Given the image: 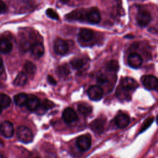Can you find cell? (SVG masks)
<instances>
[{"label":"cell","instance_id":"obj_12","mask_svg":"<svg viewBox=\"0 0 158 158\" xmlns=\"http://www.w3.org/2000/svg\"><path fill=\"white\" fill-rule=\"evenodd\" d=\"M54 51L59 55H64L69 51V45L67 43L62 39H57L54 43Z\"/></svg>","mask_w":158,"mask_h":158},{"label":"cell","instance_id":"obj_37","mask_svg":"<svg viewBox=\"0 0 158 158\" xmlns=\"http://www.w3.org/2000/svg\"><path fill=\"white\" fill-rule=\"evenodd\" d=\"M2 107L0 106V114H1V113L2 112Z\"/></svg>","mask_w":158,"mask_h":158},{"label":"cell","instance_id":"obj_24","mask_svg":"<svg viewBox=\"0 0 158 158\" xmlns=\"http://www.w3.org/2000/svg\"><path fill=\"white\" fill-rule=\"evenodd\" d=\"M154 122V117H148L143 123L141 127V129L140 131H139V134L144 132L145 130H146L152 123V122Z\"/></svg>","mask_w":158,"mask_h":158},{"label":"cell","instance_id":"obj_10","mask_svg":"<svg viewBox=\"0 0 158 158\" xmlns=\"http://www.w3.org/2000/svg\"><path fill=\"white\" fill-rule=\"evenodd\" d=\"M114 122L118 128H124L130 124V117L128 115L126 114H118L115 117Z\"/></svg>","mask_w":158,"mask_h":158},{"label":"cell","instance_id":"obj_4","mask_svg":"<svg viewBox=\"0 0 158 158\" xmlns=\"http://www.w3.org/2000/svg\"><path fill=\"white\" fill-rule=\"evenodd\" d=\"M103 89L98 85H92L87 91L89 98L94 101H98L101 99L103 96Z\"/></svg>","mask_w":158,"mask_h":158},{"label":"cell","instance_id":"obj_23","mask_svg":"<svg viewBox=\"0 0 158 158\" xmlns=\"http://www.w3.org/2000/svg\"><path fill=\"white\" fill-rule=\"evenodd\" d=\"M11 102L10 98L9 96L4 93H0V106L2 108L8 107Z\"/></svg>","mask_w":158,"mask_h":158},{"label":"cell","instance_id":"obj_22","mask_svg":"<svg viewBox=\"0 0 158 158\" xmlns=\"http://www.w3.org/2000/svg\"><path fill=\"white\" fill-rule=\"evenodd\" d=\"M27 81V77L23 72L19 73L14 81V84L18 86H22L26 84Z\"/></svg>","mask_w":158,"mask_h":158},{"label":"cell","instance_id":"obj_33","mask_svg":"<svg viewBox=\"0 0 158 158\" xmlns=\"http://www.w3.org/2000/svg\"><path fill=\"white\" fill-rule=\"evenodd\" d=\"M3 71H4V68H3V67L2 66L1 67H0V75L3 72Z\"/></svg>","mask_w":158,"mask_h":158},{"label":"cell","instance_id":"obj_19","mask_svg":"<svg viewBox=\"0 0 158 158\" xmlns=\"http://www.w3.org/2000/svg\"><path fill=\"white\" fill-rule=\"evenodd\" d=\"M12 49V43L7 38L0 39V52L2 53H8Z\"/></svg>","mask_w":158,"mask_h":158},{"label":"cell","instance_id":"obj_20","mask_svg":"<svg viewBox=\"0 0 158 158\" xmlns=\"http://www.w3.org/2000/svg\"><path fill=\"white\" fill-rule=\"evenodd\" d=\"M78 112L83 115L84 116H88L89 115L92 110H93V107L91 106L89 104L87 103H81L78 105Z\"/></svg>","mask_w":158,"mask_h":158},{"label":"cell","instance_id":"obj_36","mask_svg":"<svg viewBox=\"0 0 158 158\" xmlns=\"http://www.w3.org/2000/svg\"><path fill=\"white\" fill-rule=\"evenodd\" d=\"M156 123H157V124L158 125V115L156 116Z\"/></svg>","mask_w":158,"mask_h":158},{"label":"cell","instance_id":"obj_15","mask_svg":"<svg viewBox=\"0 0 158 158\" xmlns=\"http://www.w3.org/2000/svg\"><path fill=\"white\" fill-rule=\"evenodd\" d=\"M78 36L83 41H89L93 38L94 32L90 29L81 28L79 31Z\"/></svg>","mask_w":158,"mask_h":158},{"label":"cell","instance_id":"obj_25","mask_svg":"<svg viewBox=\"0 0 158 158\" xmlns=\"http://www.w3.org/2000/svg\"><path fill=\"white\" fill-rule=\"evenodd\" d=\"M70 65L73 69L78 70L81 69L84 65V62L82 59L79 58H75L70 61Z\"/></svg>","mask_w":158,"mask_h":158},{"label":"cell","instance_id":"obj_14","mask_svg":"<svg viewBox=\"0 0 158 158\" xmlns=\"http://www.w3.org/2000/svg\"><path fill=\"white\" fill-rule=\"evenodd\" d=\"M84 18L86 19V14L81 9L75 10L66 15V19L69 20H84Z\"/></svg>","mask_w":158,"mask_h":158},{"label":"cell","instance_id":"obj_35","mask_svg":"<svg viewBox=\"0 0 158 158\" xmlns=\"http://www.w3.org/2000/svg\"><path fill=\"white\" fill-rule=\"evenodd\" d=\"M2 66V59L0 57V67H1Z\"/></svg>","mask_w":158,"mask_h":158},{"label":"cell","instance_id":"obj_5","mask_svg":"<svg viewBox=\"0 0 158 158\" xmlns=\"http://www.w3.org/2000/svg\"><path fill=\"white\" fill-rule=\"evenodd\" d=\"M106 121L107 120L105 118L99 117L95 118L89 123V127L94 133L101 134L103 133L105 130Z\"/></svg>","mask_w":158,"mask_h":158},{"label":"cell","instance_id":"obj_1","mask_svg":"<svg viewBox=\"0 0 158 158\" xmlns=\"http://www.w3.org/2000/svg\"><path fill=\"white\" fill-rule=\"evenodd\" d=\"M138 86L136 80L130 77H124L120 81V88L117 89L116 95L121 100H130V93L134 91Z\"/></svg>","mask_w":158,"mask_h":158},{"label":"cell","instance_id":"obj_21","mask_svg":"<svg viewBox=\"0 0 158 158\" xmlns=\"http://www.w3.org/2000/svg\"><path fill=\"white\" fill-rule=\"evenodd\" d=\"M28 96L25 93H19L14 96V102L19 106H22L26 105V103L28 100Z\"/></svg>","mask_w":158,"mask_h":158},{"label":"cell","instance_id":"obj_16","mask_svg":"<svg viewBox=\"0 0 158 158\" xmlns=\"http://www.w3.org/2000/svg\"><path fill=\"white\" fill-rule=\"evenodd\" d=\"M54 106V104L51 101L44 99L41 104H40V106L36 110L38 114H42L46 112L48 110L52 109Z\"/></svg>","mask_w":158,"mask_h":158},{"label":"cell","instance_id":"obj_32","mask_svg":"<svg viewBox=\"0 0 158 158\" xmlns=\"http://www.w3.org/2000/svg\"><path fill=\"white\" fill-rule=\"evenodd\" d=\"M47 79H48V81L49 83H50L51 85H56L57 82H56V80H55L51 75H48Z\"/></svg>","mask_w":158,"mask_h":158},{"label":"cell","instance_id":"obj_8","mask_svg":"<svg viewBox=\"0 0 158 158\" xmlns=\"http://www.w3.org/2000/svg\"><path fill=\"white\" fill-rule=\"evenodd\" d=\"M101 17L98 8L93 7L90 9L86 14V20L93 24L98 23L101 20Z\"/></svg>","mask_w":158,"mask_h":158},{"label":"cell","instance_id":"obj_31","mask_svg":"<svg viewBox=\"0 0 158 158\" xmlns=\"http://www.w3.org/2000/svg\"><path fill=\"white\" fill-rule=\"evenodd\" d=\"M6 5L2 1L0 0V14L5 12L6 11Z\"/></svg>","mask_w":158,"mask_h":158},{"label":"cell","instance_id":"obj_17","mask_svg":"<svg viewBox=\"0 0 158 158\" xmlns=\"http://www.w3.org/2000/svg\"><path fill=\"white\" fill-rule=\"evenodd\" d=\"M44 51V48L43 44L40 43H36L33 44L31 47V54L37 57H41Z\"/></svg>","mask_w":158,"mask_h":158},{"label":"cell","instance_id":"obj_2","mask_svg":"<svg viewBox=\"0 0 158 158\" xmlns=\"http://www.w3.org/2000/svg\"><path fill=\"white\" fill-rule=\"evenodd\" d=\"M17 136L19 141L25 144L31 143L33 139L31 130L25 126H20L17 128Z\"/></svg>","mask_w":158,"mask_h":158},{"label":"cell","instance_id":"obj_6","mask_svg":"<svg viewBox=\"0 0 158 158\" xmlns=\"http://www.w3.org/2000/svg\"><path fill=\"white\" fill-rule=\"evenodd\" d=\"M136 20L137 23L140 27H145L146 26L151 20V16L150 13L146 10H141L138 12Z\"/></svg>","mask_w":158,"mask_h":158},{"label":"cell","instance_id":"obj_26","mask_svg":"<svg viewBox=\"0 0 158 158\" xmlns=\"http://www.w3.org/2000/svg\"><path fill=\"white\" fill-rule=\"evenodd\" d=\"M24 68L26 72L30 75H33L36 70V66L33 63H32L30 61H28L25 63L24 65Z\"/></svg>","mask_w":158,"mask_h":158},{"label":"cell","instance_id":"obj_7","mask_svg":"<svg viewBox=\"0 0 158 158\" xmlns=\"http://www.w3.org/2000/svg\"><path fill=\"white\" fill-rule=\"evenodd\" d=\"M62 118L66 123L70 124L76 122L78 119V117L73 109L67 107L62 112Z\"/></svg>","mask_w":158,"mask_h":158},{"label":"cell","instance_id":"obj_38","mask_svg":"<svg viewBox=\"0 0 158 158\" xmlns=\"http://www.w3.org/2000/svg\"><path fill=\"white\" fill-rule=\"evenodd\" d=\"M0 158H4V156H3V155H2V154H1V153H0Z\"/></svg>","mask_w":158,"mask_h":158},{"label":"cell","instance_id":"obj_30","mask_svg":"<svg viewBox=\"0 0 158 158\" xmlns=\"http://www.w3.org/2000/svg\"><path fill=\"white\" fill-rule=\"evenodd\" d=\"M107 81H108L107 77L106 75H104V74L100 75L99 76H98V77L97 78V82L100 85L104 84Z\"/></svg>","mask_w":158,"mask_h":158},{"label":"cell","instance_id":"obj_29","mask_svg":"<svg viewBox=\"0 0 158 158\" xmlns=\"http://www.w3.org/2000/svg\"><path fill=\"white\" fill-rule=\"evenodd\" d=\"M46 15L51 19H54V20H58L59 19V15L58 14L54 11L52 9H48L46 10Z\"/></svg>","mask_w":158,"mask_h":158},{"label":"cell","instance_id":"obj_39","mask_svg":"<svg viewBox=\"0 0 158 158\" xmlns=\"http://www.w3.org/2000/svg\"><path fill=\"white\" fill-rule=\"evenodd\" d=\"M36 158H39V157H36Z\"/></svg>","mask_w":158,"mask_h":158},{"label":"cell","instance_id":"obj_3","mask_svg":"<svg viewBox=\"0 0 158 158\" xmlns=\"http://www.w3.org/2000/svg\"><path fill=\"white\" fill-rule=\"evenodd\" d=\"M76 145L81 151L85 152L88 151L91 146V138L90 135L85 134L79 136L77 138Z\"/></svg>","mask_w":158,"mask_h":158},{"label":"cell","instance_id":"obj_27","mask_svg":"<svg viewBox=\"0 0 158 158\" xmlns=\"http://www.w3.org/2000/svg\"><path fill=\"white\" fill-rule=\"evenodd\" d=\"M106 69L109 71H114L116 72L119 69V65L117 60H110L106 65Z\"/></svg>","mask_w":158,"mask_h":158},{"label":"cell","instance_id":"obj_11","mask_svg":"<svg viewBox=\"0 0 158 158\" xmlns=\"http://www.w3.org/2000/svg\"><path fill=\"white\" fill-rule=\"evenodd\" d=\"M14 129L13 125L9 121L2 122L0 125V133L6 138H10L14 135Z\"/></svg>","mask_w":158,"mask_h":158},{"label":"cell","instance_id":"obj_18","mask_svg":"<svg viewBox=\"0 0 158 158\" xmlns=\"http://www.w3.org/2000/svg\"><path fill=\"white\" fill-rule=\"evenodd\" d=\"M40 104V103L38 98L35 96H31L29 98H28L26 106L28 110L33 111L36 110L38 109Z\"/></svg>","mask_w":158,"mask_h":158},{"label":"cell","instance_id":"obj_28","mask_svg":"<svg viewBox=\"0 0 158 158\" xmlns=\"http://www.w3.org/2000/svg\"><path fill=\"white\" fill-rule=\"evenodd\" d=\"M57 73L60 76H67L70 73V70L67 65H60L57 69Z\"/></svg>","mask_w":158,"mask_h":158},{"label":"cell","instance_id":"obj_9","mask_svg":"<svg viewBox=\"0 0 158 158\" xmlns=\"http://www.w3.org/2000/svg\"><path fill=\"white\" fill-rule=\"evenodd\" d=\"M143 84L147 89H155L158 86V78L154 75H146L143 79Z\"/></svg>","mask_w":158,"mask_h":158},{"label":"cell","instance_id":"obj_34","mask_svg":"<svg viewBox=\"0 0 158 158\" xmlns=\"http://www.w3.org/2000/svg\"><path fill=\"white\" fill-rule=\"evenodd\" d=\"M69 0H60L61 2H62L63 3H67L69 2Z\"/></svg>","mask_w":158,"mask_h":158},{"label":"cell","instance_id":"obj_13","mask_svg":"<svg viewBox=\"0 0 158 158\" xmlns=\"http://www.w3.org/2000/svg\"><path fill=\"white\" fill-rule=\"evenodd\" d=\"M142 63L143 59L139 54L134 52L129 55L128 57V64L131 67L137 69L141 65Z\"/></svg>","mask_w":158,"mask_h":158}]
</instances>
